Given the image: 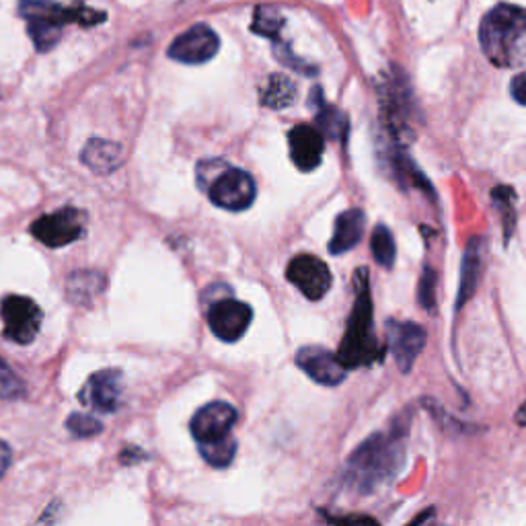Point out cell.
I'll use <instances>...</instances> for the list:
<instances>
[{"label": "cell", "mask_w": 526, "mask_h": 526, "mask_svg": "<svg viewBox=\"0 0 526 526\" xmlns=\"http://www.w3.org/2000/svg\"><path fill=\"white\" fill-rule=\"evenodd\" d=\"M407 426H395L391 432L372 434L364 440L348 461L346 483L358 494H372L385 485L403 467Z\"/></svg>", "instance_id": "obj_1"}, {"label": "cell", "mask_w": 526, "mask_h": 526, "mask_svg": "<svg viewBox=\"0 0 526 526\" xmlns=\"http://www.w3.org/2000/svg\"><path fill=\"white\" fill-rule=\"evenodd\" d=\"M479 42L485 58L498 68H514L526 62V9L498 5L487 13L479 27Z\"/></svg>", "instance_id": "obj_2"}, {"label": "cell", "mask_w": 526, "mask_h": 526, "mask_svg": "<svg viewBox=\"0 0 526 526\" xmlns=\"http://www.w3.org/2000/svg\"><path fill=\"white\" fill-rule=\"evenodd\" d=\"M354 280H356V303L348 319L342 346L337 350V358L342 360V364L348 370L368 366L381 358V348L372 327V296L368 286V270L360 268Z\"/></svg>", "instance_id": "obj_3"}, {"label": "cell", "mask_w": 526, "mask_h": 526, "mask_svg": "<svg viewBox=\"0 0 526 526\" xmlns=\"http://www.w3.org/2000/svg\"><path fill=\"white\" fill-rule=\"evenodd\" d=\"M0 317H3L5 337L19 346L31 344L37 333H40L44 321L40 305H37L35 300L19 294H11L0 303Z\"/></svg>", "instance_id": "obj_4"}, {"label": "cell", "mask_w": 526, "mask_h": 526, "mask_svg": "<svg viewBox=\"0 0 526 526\" xmlns=\"http://www.w3.org/2000/svg\"><path fill=\"white\" fill-rule=\"evenodd\" d=\"M29 231L50 249L66 247L85 235V212L77 208H62L58 212L44 214L31 224Z\"/></svg>", "instance_id": "obj_5"}, {"label": "cell", "mask_w": 526, "mask_h": 526, "mask_svg": "<svg viewBox=\"0 0 526 526\" xmlns=\"http://www.w3.org/2000/svg\"><path fill=\"white\" fill-rule=\"evenodd\" d=\"M206 192L214 206L229 212H243L253 206L257 187L247 171L227 167L208 185Z\"/></svg>", "instance_id": "obj_6"}, {"label": "cell", "mask_w": 526, "mask_h": 526, "mask_svg": "<svg viewBox=\"0 0 526 526\" xmlns=\"http://www.w3.org/2000/svg\"><path fill=\"white\" fill-rule=\"evenodd\" d=\"M19 15L25 21H48L58 27L66 23H77L81 27H95L107 19L103 11H95L85 5H60L54 0H19Z\"/></svg>", "instance_id": "obj_7"}, {"label": "cell", "mask_w": 526, "mask_h": 526, "mask_svg": "<svg viewBox=\"0 0 526 526\" xmlns=\"http://www.w3.org/2000/svg\"><path fill=\"white\" fill-rule=\"evenodd\" d=\"M253 309L237 298H220L208 311V325L220 342L235 344L247 333Z\"/></svg>", "instance_id": "obj_8"}, {"label": "cell", "mask_w": 526, "mask_h": 526, "mask_svg": "<svg viewBox=\"0 0 526 526\" xmlns=\"http://www.w3.org/2000/svg\"><path fill=\"white\" fill-rule=\"evenodd\" d=\"M288 282L309 300H321L331 288V270L327 263L311 253L296 255L286 270Z\"/></svg>", "instance_id": "obj_9"}, {"label": "cell", "mask_w": 526, "mask_h": 526, "mask_svg": "<svg viewBox=\"0 0 526 526\" xmlns=\"http://www.w3.org/2000/svg\"><path fill=\"white\" fill-rule=\"evenodd\" d=\"M220 50V40L212 27L198 23L177 35L167 54L181 64H204L212 60Z\"/></svg>", "instance_id": "obj_10"}, {"label": "cell", "mask_w": 526, "mask_h": 526, "mask_svg": "<svg viewBox=\"0 0 526 526\" xmlns=\"http://www.w3.org/2000/svg\"><path fill=\"white\" fill-rule=\"evenodd\" d=\"M296 366L323 387H337L346 381L348 368L331 350L323 346H305L296 352Z\"/></svg>", "instance_id": "obj_11"}, {"label": "cell", "mask_w": 526, "mask_h": 526, "mask_svg": "<svg viewBox=\"0 0 526 526\" xmlns=\"http://www.w3.org/2000/svg\"><path fill=\"white\" fill-rule=\"evenodd\" d=\"M122 399V372L116 368L95 372L79 393V401L101 413H114Z\"/></svg>", "instance_id": "obj_12"}, {"label": "cell", "mask_w": 526, "mask_h": 526, "mask_svg": "<svg viewBox=\"0 0 526 526\" xmlns=\"http://www.w3.org/2000/svg\"><path fill=\"white\" fill-rule=\"evenodd\" d=\"M426 342L428 333L422 325L411 321H389V346L401 372L411 370L413 362L424 352Z\"/></svg>", "instance_id": "obj_13"}, {"label": "cell", "mask_w": 526, "mask_h": 526, "mask_svg": "<svg viewBox=\"0 0 526 526\" xmlns=\"http://www.w3.org/2000/svg\"><path fill=\"white\" fill-rule=\"evenodd\" d=\"M237 422V409L227 401H212L198 409L190 430L198 442H208L231 434Z\"/></svg>", "instance_id": "obj_14"}, {"label": "cell", "mask_w": 526, "mask_h": 526, "mask_svg": "<svg viewBox=\"0 0 526 526\" xmlns=\"http://www.w3.org/2000/svg\"><path fill=\"white\" fill-rule=\"evenodd\" d=\"M290 159L300 171H315L323 161V134L313 126H294L288 134Z\"/></svg>", "instance_id": "obj_15"}, {"label": "cell", "mask_w": 526, "mask_h": 526, "mask_svg": "<svg viewBox=\"0 0 526 526\" xmlns=\"http://www.w3.org/2000/svg\"><path fill=\"white\" fill-rule=\"evenodd\" d=\"M364 229H366V216L362 210L352 208V210L342 212L335 218V231L329 241V251L333 255H342V253L352 251L362 241Z\"/></svg>", "instance_id": "obj_16"}, {"label": "cell", "mask_w": 526, "mask_h": 526, "mask_svg": "<svg viewBox=\"0 0 526 526\" xmlns=\"http://www.w3.org/2000/svg\"><path fill=\"white\" fill-rule=\"evenodd\" d=\"M83 165H87L97 175H109L124 163V150L118 142H109L101 138H93L87 142L81 153Z\"/></svg>", "instance_id": "obj_17"}, {"label": "cell", "mask_w": 526, "mask_h": 526, "mask_svg": "<svg viewBox=\"0 0 526 526\" xmlns=\"http://www.w3.org/2000/svg\"><path fill=\"white\" fill-rule=\"evenodd\" d=\"M481 245H483V241L479 237H475L467 243V249L463 255V266H461V286H459L457 309H463L467 300H471V296L479 284L481 261H483L481 259Z\"/></svg>", "instance_id": "obj_18"}, {"label": "cell", "mask_w": 526, "mask_h": 526, "mask_svg": "<svg viewBox=\"0 0 526 526\" xmlns=\"http://www.w3.org/2000/svg\"><path fill=\"white\" fill-rule=\"evenodd\" d=\"M105 278L99 272H74L66 282V294L74 305H89L101 294Z\"/></svg>", "instance_id": "obj_19"}, {"label": "cell", "mask_w": 526, "mask_h": 526, "mask_svg": "<svg viewBox=\"0 0 526 526\" xmlns=\"http://www.w3.org/2000/svg\"><path fill=\"white\" fill-rule=\"evenodd\" d=\"M313 103L317 105V124L321 128V134L331 138V140H337V138H344L346 132H348V122H346V116L342 114L340 109L333 107V105H327L323 101V95H321V89H313Z\"/></svg>", "instance_id": "obj_20"}, {"label": "cell", "mask_w": 526, "mask_h": 526, "mask_svg": "<svg viewBox=\"0 0 526 526\" xmlns=\"http://www.w3.org/2000/svg\"><path fill=\"white\" fill-rule=\"evenodd\" d=\"M198 444H200L202 459L210 467H216V469L229 467L237 455V440L231 434L216 438V440H208V442H198Z\"/></svg>", "instance_id": "obj_21"}, {"label": "cell", "mask_w": 526, "mask_h": 526, "mask_svg": "<svg viewBox=\"0 0 526 526\" xmlns=\"http://www.w3.org/2000/svg\"><path fill=\"white\" fill-rule=\"evenodd\" d=\"M296 101V85L284 74H272L266 89L261 93V103L272 109H286Z\"/></svg>", "instance_id": "obj_22"}, {"label": "cell", "mask_w": 526, "mask_h": 526, "mask_svg": "<svg viewBox=\"0 0 526 526\" xmlns=\"http://www.w3.org/2000/svg\"><path fill=\"white\" fill-rule=\"evenodd\" d=\"M62 29L64 27H58L48 21H37V19L27 21V33L37 52H50L52 48H56L62 37Z\"/></svg>", "instance_id": "obj_23"}, {"label": "cell", "mask_w": 526, "mask_h": 526, "mask_svg": "<svg viewBox=\"0 0 526 526\" xmlns=\"http://www.w3.org/2000/svg\"><path fill=\"white\" fill-rule=\"evenodd\" d=\"M370 249H372L374 259H377L383 268H391L393 263H395L397 245H395L393 233L385 227V224H379V227L372 231Z\"/></svg>", "instance_id": "obj_24"}, {"label": "cell", "mask_w": 526, "mask_h": 526, "mask_svg": "<svg viewBox=\"0 0 526 526\" xmlns=\"http://www.w3.org/2000/svg\"><path fill=\"white\" fill-rule=\"evenodd\" d=\"M282 27H284V17L280 15L278 9H274V7H257V9H255L251 29H253L257 35L270 37V40L278 42V40H280Z\"/></svg>", "instance_id": "obj_25"}, {"label": "cell", "mask_w": 526, "mask_h": 526, "mask_svg": "<svg viewBox=\"0 0 526 526\" xmlns=\"http://www.w3.org/2000/svg\"><path fill=\"white\" fill-rule=\"evenodd\" d=\"M492 198H494V204L498 206L500 210V216H502V222H504V229H506V237H510L512 233V227H514V204H516V196L512 192V187H506V185H500L496 187V190L492 192Z\"/></svg>", "instance_id": "obj_26"}, {"label": "cell", "mask_w": 526, "mask_h": 526, "mask_svg": "<svg viewBox=\"0 0 526 526\" xmlns=\"http://www.w3.org/2000/svg\"><path fill=\"white\" fill-rule=\"evenodd\" d=\"M25 395V385L11 370V366L0 358V399H19Z\"/></svg>", "instance_id": "obj_27"}, {"label": "cell", "mask_w": 526, "mask_h": 526, "mask_svg": "<svg viewBox=\"0 0 526 526\" xmlns=\"http://www.w3.org/2000/svg\"><path fill=\"white\" fill-rule=\"evenodd\" d=\"M66 428L77 438H91L103 430L101 422L89 416V413H72V416L66 420Z\"/></svg>", "instance_id": "obj_28"}, {"label": "cell", "mask_w": 526, "mask_h": 526, "mask_svg": "<svg viewBox=\"0 0 526 526\" xmlns=\"http://www.w3.org/2000/svg\"><path fill=\"white\" fill-rule=\"evenodd\" d=\"M418 300L428 313H432L436 309V274L430 266H426L422 272L420 288H418Z\"/></svg>", "instance_id": "obj_29"}, {"label": "cell", "mask_w": 526, "mask_h": 526, "mask_svg": "<svg viewBox=\"0 0 526 526\" xmlns=\"http://www.w3.org/2000/svg\"><path fill=\"white\" fill-rule=\"evenodd\" d=\"M276 56H278V60H280L282 64H286L288 68H292V70H296V72H300V74H307V77H315V74H317V66L307 64L305 60H300L298 56H294L292 50H290V46L280 44V40L276 42Z\"/></svg>", "instance_id": "obj_30"}, {"label": "cell", "mask_w": 526, "mask_h": 526, "mask_svg": "<svg viewBox=\"0 0 526 526\" xmlns=\"http://www.w3.org/2000/svg\"><path fill=\"white\" fill-rule=\"evenodd\" d=\"M227 167H229V165L224 163V161H202V163L198 165V183H200L202 190L206 192L208 185H210L224 169H227Z\"/></svg>", "instance_id": "obj_31"}, {"label": "cell", "mask_w": 526, "mask_h": 526, "mask_svg": "<svg viewBox=\"0 0 526 526\" xmlns=\"http://www.w3.org/2000/svg\"><path fill=\"white\" fill-rule=\"evenodd\" d=\"M510 93H512V99H514L518 105L526 107V72L516 74V77L512 79V83H510Z\"/></svg>", "instance_id": "obj_32"}, {"label": "cell", "mask_w": 526, "mask_h": 526, "mask_svg": "<svg viewBox=\"0 0 526 526\" xmlns=\"http://www.w3.org/2000/svg\"><path fill=\"white\" fill-rule=\"evenodd\" d=\"M11 461H13V450L7 442L0 440V477H3L7 473V469L11 467Z\"/></svg>", "instance_id": "obj_33"}, {"label": "cell", "mask_w": 526, "mask_h": 526, "mask_svg": "<svg viewBox=\"0 0 526 526\" xmlns=\"http://www.w3.org/2000/svg\"><path fill=\"white\" fill-rule=\"evenodd\" d=\"M516 422L520 424V426H526V401L518 407V411H516Z\"/></svg>", "instance_id": "obj_34"}]
</instances>
